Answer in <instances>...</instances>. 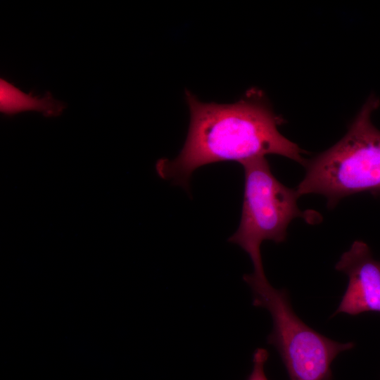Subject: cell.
Here are the masks:
<instances>
[{
  "mask_svg": "<svg viewBox=\"0 0 380 380\" xmlns=\"http://www.w3.org/2000/svg\"><path fill=\"white\" fill-rule=\"evenodd\" d=\"M269 357L265 348H257L253 356V369L247 380H268L265 372V365Z\"/></svg>",
  "mask_w": 380,
  "mask_h": 380,
  "instance_id": "obj_7",
  "label": "cell"
},
{
  "mask_svg": "<svg viewBox=\"0 0 380 380\" xmlns=\"http://www.w3.org/2000/svg\"><path fill=\"white\" fill-rule=\"evenodd\" d=\"M185 99L190 113L186 139L176 158L156 161L160 178L188 189L191 175L200 167L225 161L241 163L268 154L305 165L303 151L280 133L281 120L261 91L250 89L229 104L202 102L189 91Z\"/></svg>",
  "mask_w": 380,
  "mask_h": 380,
  "instance_id": "obj_1",
  "label": "cell"
},
{
  "mask_svg": "<svg viewBox=\"0 0 380 380\" xmlns=\"http://www.w3.org/2000/svg\"><path fill=\"white\" fill-rule=\"evenodd\" d=\"M251 288L253 305L267 309L272 319L267 343L278 351L290 380H332L331 363L353 342H337L307 325L295 313L289 293L267 279L244 281Z\"/></svg>",
  "mask_w": 380,
  "mask_h": 380,
  "instance_id": "obj_4",
  "label": "cell"
},
{
  "mask_svg": "<svg viewBox=\"0 0 380 380\" xmlns=\"http://www.w3.org/2000/svg\"><path fill=\"white\" fill-rule=\"evenodd\" d=\"M335 268L348 276V283L334 315L380 312V260L373 258L366 243L355 241L341 255Z\"/></svg>",
  "mask_w": 380,
  "mask_h": 380,
  "instance_id": "obj_5",
  "label": "cell"
},
{
  "mask_svg": "<svg viewBox=\"0 0 380 380\" xmlns=\"http://www.w3.org/2000/svg\"><path fill=\"white\" fill-rule=\"evenodd\" d=\"M65 108L66 104L53 99L50 92H46L41 98L33 96L4 79L0 80V111L7 115L34 110L42 113L45 117H56Z\"/></svg>",
  "mask_w": 380,
  "mask_h": 380,
  "instance_id": "obj_6",
  "label": "cell"
},
{
  "mask_svg": "<svg viewBox=\"0 0 380 380\" xmlns=\"http://www.w3.org/2000/svg\"><path fill=\"white\" fill-rule=\"evenodd\" d=\"M240 164L244 171L241 216L237 230L228 241L239 245L249 255L253 266L250 277L265 279L260 254L262 243L284 242L288 226L294 218L300 217L312 223L319 215L299 209L297 201L300 196L296 190L286 187L274 176L265 156Z\"/></svg>",
  "mask_w": 380,
  "mask_h": 380,
  "instance_id": "obj_3",
  "label": "cell"
},
{
  "mask_svg": "<svg viewBox=\"0 0 380 380\" xmlns=\"http://www.w3.org/2000/svg\"><path fill=\"white\" fill-rule=\"evenodd\" d=\"M379 104L377 98L369 97L346 135L305 162V175L296 189L299 196L322 195L333 208L357 193L380 192V131L371 120Z\"/></svg>",
  "mask_w": 380,
  "mask_h": 380,
  "instance_id": "obj_2",
  "label": "cell"
}]
</instances>
